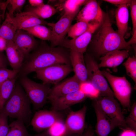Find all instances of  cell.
Masks as SVG:
<instances>
[{"label": "cell", "mask_w": 136, "mask_h": 136, "mask_svg": "<svg viewBox=\"0 0 136 136\" xmlns=\"http://www.w3.org/2000/svg\"><path fill=\"white\" fill-rule=\"evenodd\" d=\"M66 48L61 46H50L42 41L25 57L18 76L27 75L55 64L71 65L70 52Z\"/></svg>", "instance_id": "cell-1"}, {"label": "cell", "mask_w": 136, "mask_h": 136, "mask_svg": "<svg viewBox=\"0 0 136 136\" xmlns=\"http://www.w3.org/2000/svg\"><path fill=\"white\" fill-rule=\"evenodd\" d=\"M99 27L93 41L94 49L99 55L103 56L113 51L131 48L124 38L112 28L108 13L105 14L104 20Z\"/></svg>", "instance_id": "cell-2"}, {"label": "cell", "mask_w": 136, "mask_h": 136, "mask_svg": "<svg viewBox=\"0 0 136 136\" xmlns=\"http://www.w3.org/2000/svg\"><path fill=\"white\" fill-rule=\"evenodd\" d=\"M31 103L23 88L16 81L14 89L1 111L8 117L28 124L32 115Z\"/></svg>", "instance_id": "cell-3"}, {"label": "cell", "mask_w": 136, "mask_h": 136, "mask_svg": "<svg viewBox=\"0 0 136 136\" xmlns=\"http://www.w3.org/2000/svg\"><path fill=\"white\" fill-rule=\"evenodd\" d=\"M19 76V83L32 104L34 109L37 110L43 107L48 100L51 90L49 84L36 82L27 75Z\"/></svg>", "instance_id": "cell-4"}, {"label": "cell", "mask_w": 136, "mask_h": 136, "mask_svg": "<svg viewBox=\"0 0 136 136\" xmlns=\"http://www.w3.org/2000/svg\"><path fill=\"white\" fill-rule=\"evenodd\" d=\"M101 72L111 86L115 96L123 106L129 110L131 90L130 83L124 76H116L104 70Z\"/></svg>", "instance_id": "cell-5"}, {"label": "cell", "mask_w": 136, "mask_h": 136, "mask_svg": "<svg viewBox=\"0 0 136 136\" xmlns=\"http://www.w3.org/2000/svg\"><path fill=\"white\" fill-rule=\"evenodd\" d=\"M87 80L90 81L99 92L100 96H108L114 97L113 91L111 90L99 69L98 64L91 57H88L86 60Z\"/></svg>", "instance_id": "cell-6"}, {"label": "cell", "mask_w": 136, "mask_h": 136, "mask_svg": "<svg viewBox=\"0 0 136 136\" xmlns=\"http://www.w3.org/2000/svg\"><path fill=\"white\" fill-rule=\"evenodd\" d=\"M71 66L63 64L52 65L36 71V76L44 84L55 85L73 71Z\"/></svg>", "instance_id": "cell-7"}, {"label": "cell", "mask_w": 136, "mask_h": 136, "mask_svg": "<svg viewBox=\"0 0 136 136\" xmlns=\"http://www.w3.org/2000/svg\"><path fill=\"white\" fill-rule=\"evenodd\" d=\"M95 99L103 111L117 127L127 128L119 105L114 97L99 96Z\"/></svg>", "instance_id": "cell-8"}, {"label": "cell", "mask_w": 136, "mask_h": 136, "mask_svg": "<svg viewBox=\"0 0 136 136\" xmlns=\"http://www.w3.org/2000/svg\"><path fill=\"white\" fill-rule=\"evenodd\" d=\"M62 120V115L58 112L41 110L35 113L30 123L34 130L40 133L49 129L57 122Z\"/></svg>", "instance_id": "cell-9"}, {"label": "cell", "mask_w": 136, "mask_h": 136, "mask_svg": "<svg viewBox=\"0 0 136 136\" xmlns=\"http://www.w3.org/2000/svg\"><path fill=\"white\" fill-rule=\"evenodd\" d=\"M105 14L96 0H88L75 19L77 22L82 21L88 24L97 22L101 24Z\"/></svg>", "instance_id": "cell-10"}, {"label": "cell", "mask_w": 136, "mask_h": 136, "mask_svg": "<svg viewBox=\"0 0 136 136\" xmlns=\"http://www.w3.org/2000/svg\"><path fill=\"white\" fill-rule=\"evenodd\" d=\"M101 24L96 22L89 24L88 29L84 33L72 40L64 39L61 46L83 54L91 42L93 33Z\"/></svg>", "instance_id": "cell-11"}, {"label": "cell", "mask_w": 136, "mask_h": 136, "mask_svg": "<svg viewBox=\"0 0 136 136\" xmlns=\"http://www.w3.org/2000/svg\"><path fill=\"white\" fill-rule=\"evenodd\" d=\"M76 16L64 13L59 20L52 26L51 46H61L71 26L73 20Z\"/></svg>", "instance_id": "cell-12"}, {"label": "cell", "mask_w": 136, "mask_h": 136, "mask_svg": "<svg viewBox=\"0 0 136 136\" xmlns=\"http://www.w3.org/2000/svg\"><path fill=\"white\" fill-rule=\"evenodd\" d=\"M10 21L16 27L17 30L31 27L38 25H47L52 27L54 23H49L41 19L34 13L25 12L17 13L10 18L6 13Z\"/></svg>", "instance_id": "cell-13"}, {"label": "cell", "mask_w": 136, "mask_h": 136, "mask_svg": "<svg viewBox=\"0 0 136 136\" xmlns=\"http://www.w3.org/2000/svg\"><path fill=\"white\" fill-rule=\"evenodd\" d=\"M81 83L74 75L59 83L51 88L48 100L51 102L57 98L79 90Z\"/></svg>", "instance_id": "cell-14"}, {"label": "cell", "mask_w": 136, "mask_h": 136, "mask_svg": "<svg viewBox=\"0 0 136 136\" xmlns=\"http://www.w3.org/2000/svg\"><path fill=\"white\" fill-rule=\"evenodd\" d=\"M86 110V107L84 105L79 110L72 111L69 113L64 122L68 132L78 135L83 133Z\"/></svg>", "instance_id": "cell-15"}, {"label": "cell", "mask_w": 136, "mask_h": 136, "mask_svg": "<svg viewBox=\"0 0 136 136\" xmlns=\"http://www.w3.org/2000/svg\"><path fill=\"white\" fill-rule=\"evenodd\" d=\"M13 41L25 58L39 44L32 35L23 29L17 30Z\"/></svg>", "instance_id": "cell-16"}, {"label": "cell", "mask_w": 136, "mask_h": 136, "mask_svg": "<svg viewBox=\"0 0 136 136\" xmlns=\"http://www.w3.org/2000/svg\"><path fill=\"white\" fill-rule=\"evenodd\" d=\"M93 105L96 114L95 131L97 136H108L117 125L103 111L95 99Z\"/></svg>", "instance_id": "cell-17"}, {"label": "cell", "mask_w": 136, "mask_h": 136, "mask_svg": "<svg viewBox=\"0 0 136 136\" xmlns=\"http://www.w3.org/2000/svg\"><path fill=\"white\" fill-rule=\"evenodd\" d=\"M86 97L80 90L62 96L51 102V110L58 112L65 109L73 105L83 101Z\"/></svg>", "instance_id": "cell-18"}, {"label": "cell", "mask_w": 136, "mask_h": 136, "mask_svg": "<svg viewBox=\"0 0 136 136\" xmlns=\"http://www.w3.org/2000/svg\"><path fill=\"white\" fill-rule=\"evenodd\" d=\"M129 51L127 50H117L109 52L100 58L101 62L98 64L99 68L107 67L114 69L121 64L129 56Z\"/></svg>", "instance_id": "cell-19"}, {"label": "cell", "mask_w": 136, "mask_h": 136, "mask_svg": "<svg viewBox=\"0 0 136 136\" xmlns=\"http://www.w3.org/2000/svg\"><path fill=\"white\" fill-rule=\"evenodd\" d=\"M70 57L74 75L81 83L87 81V71L83 53L70 50Z\"/></svg>", "instance_id": "cell-20"}, {"label": "cell", "mask_w": 136, "mask_h": 136, "mask_svg": "<svg viewBox=\"0 0 136 136\" xmlns=\"http://www.w3.org/2000/svg\"><path fill=\"white\" fill-rule=\"evenodd\" d=\"M5 50L9 63L13 70L19 72L25 59V56L13 41L7 42Z\"/></svg>", "instance_id": "cell-21"}, {"label": "cell", "mask_w": 136, "mask_h": 136, "mask_svg": "<svg viewBox=\"0 0 136 136\" xmlns=\"http://www.w3.org/2000/svg\"><path fill=\"white\" fill-rule=\"evenodd\" d=\"M126 4L120 5L116 9L115 16L118 33L122 37L127 31L129 19L128 7Z\"/></svg>", "instance_id": "cell-22"}, {"label": "cell", "mask_w": 136, "mask_h": 136, "mask_svg": "<svg viewBox=\"0 0 136 136\" xmlns=\"http://www.w3.org/2000/svg\"><path fill=\"white\" fill-rule=\"evenodd\" d=\"M17 77L8 79L0 87V112L14 89Z\"/></svg>", "instance_id": "cell-23"}, {"label": "cell", "mask_w": 136, "mask_h": 136, "mask_svg": "<svg viewBox=\"0 0 136 136\" xmlns=\"http://www.w3.org/2000/svg\"><path fill=\"white\" fill-rule=\"evenodd\" d=\"M25 12L32 13L39 18L44 19L49 18L55 14L57 11V9L49 4H45L37 7L27 6Z\"/></svg>", "instance_id": "cell-24"}, {"label": "cell", "mask_w": 136, "mask_h": 136, "mask_svg": "<svg viewBox=\"0 0 136 136\" xmlns=\"http://www.w3.org/2000/svg\"><path fill=\"white\" fill-rule=\"evenodd\" d=\"M16 27L10 20L6 13V17L0 27V37L7 42L13 41L16 32Z\"/></svg>", "instance_id": "cell-25"}, {"label": "cell", "mask_w": 136, "mask_h": 136, "mask_svg": "<svg viewBox=\"0 0 136 136\" xmlns=\"http://www.w3.org/2000/svg\"><path fill=\"white\" fill-rule=\"evenodd\" d=\"M33 36L43 41H51L52 38V30L42 25H38L31 27L24 28Z\"/></svg>", "instance_id": "cell-26"}, {"label": "cell", "mask_w": 136, "mask_h": 136, "mask_svg": "<svg viewBox=\"0 0 136 136\" xmlns=\"http://www.w3.org/2000/svg\"><path fill=\"white\" fill-rule=\"evenodd\" d=\"M6 136H30L25 125L22 121L18 120L14 121L9 124V130Z\"/></svg>", "instance_id": "cell-27"}, {"label": "cell", "mask_w": 136, "mask_h": 136, "mask_svg": "<svg viewBox=\"0 0 136 136\" xmlns=\"http://www.w3.org/2000/svg\"><path fill=\"white\" fill-rule=\"evenodd\" d=\"M88 0H67L64 1L63 6L64 13L76 16L79 12L80 7L84 5Z\"/></svg>", "instance_id": "cell-28"}, {"label": "cell", "mask_w": 136, "mask_h": 136, "mask_svg": "<svg viewBox=\"0 0 136 136\" xmlns=\"http://www.w3.org/2000/svg\"><path fill=\"white\" fill-rule=\"evenodd\" d=\"M89 24L80 21L71 25L67 33L69 37L73 39L76 38L84 33L88 29Z\"/></svg>", "instance_id": "cell-29"}, {"label": "cell", "mask_w": 136, "mask_h": 136, "mask_svg": "<svg viewBox=\"0 0 136 136\" xmlns=\"http://www.w3.org/2000/svg\"><path fill=\"white\" fill-rule=\"evenodd\" d=\"M79 90L87 97L96 99L99 96V91L88 80L81 83Z\"/></svg>", "instance_id": "cell-30"}, {"label": "cell", "mask_w": 136, "mask_h": 136, "mask_svg": "<svg viewBox=\"0 0 136 136\" xmlns=\"http://www.w3.org/2000/svg\"><path fill=\"white\" fill-rule=\"evenodd\" d=\"M47 130L49 136H64L68 132L63 120L55 123Z\"/></svg>", "instance_id": "cell-31"}, {"label": "cell", "mask_w": 136, "mask_h": 136, "mask_svg": "<svg viewBox=\"0 0 136 136\" xmlns=\"http://www.w3.org/2000/svg\"><path fill=\"white\" fill-rule=\"evenodd\" d=\"M123 65L125 67L127 74L136 83V58L134 56H129Z\"/></svg>", "instance_id": "cell-32"}, {"label": "cell", "mask_w": 136, "mask_h": 136, "mask_svg": "<svg viewBox=\"0 0 136 136\" xmlns=\"http://www.w3.org/2000/svg\"><path fill=\"white\" fill-rule=\"evenodd\" d=\"M19 71L7 68L0 69V87L6 80L17 76Z\"/></svg>", "instance_id": "cell-33"}, {"label": "cell", "mask_w": 136, "mask_h": 136, "mask_svg": "<svg viewBox=\"0 0 136 136\" xmlns=\"http://www.w3.org/2000/svg\"><path fill=\"white\" fill-rule=\"evenodd\" d=\"M126 124L132 130L136 131V104L135 103L131 108L130 113L126 118Z\"/></svg>", "instance_id": "cell-34"}, {"label": "cell", "mask_w": 136, "mask_h": 136, "mask_svg": "<svg viewBox=\"0 0 136 136\" xmlns=\"http://www.w3.org/2000/svg\"><path fill=\"white\" fill-rule=\"evenodd\" d=\"M9 4L11 5V8L9 10L8 14L10 18L14 17L13 13L14 12L19 11L21 12L20 10L24 4L25 0H9Z\"/></svg>", "instance_id": "cell-35"}, {"label": "cell", "mask_w": 136, "mask_h": 136, "mask_svg": "<svg viewBox=\"0 0 136 136\" xmlns=\"http://www.w3.org/2000/svg\"><path fill=\"white\" fill-rule=\"evenodd\" d=\"M7 116L0 112V136H6L9 130Z\"/></svg>", "instance_id": "cell-36"}, {"label": "cell", "mask_w": 136, "mask_h": 136, "mask_svg": "<svg viewBox=\"0 0 136 136\" xmlns=\"http://www.w3.org/2000/svg\"><path fill=\"white\" fill-rule=\"evenodd\" d=\"M132 24V34L136 31V1L132 0L129 6Z\"/></svg>", "instance_id": "cell-37"}, {"label": "cell", "mask_w": 136, "mask_h": 136, "mask_svg": "<svg viewBox=\"0 0 136 136\" xmlns=\"http://www.w3.org/2000/svg\"><path fill=\"white\" fill-rule=\"evenodd\" d=\"M9 64L6 56L3 52L0 51V69L7 68Z\"/></svg>", "instance_id": "cell-38"}, {"label": "cell", "mask_w": 136, "mask_h": 136, "mask_svg": "<svg viewBox=\"0 0 136 136\" xmlns=\"http://www.w3.org/2000/svg\"><path fill=\"white\" fill-rule=\"evenodd\" d=\"M104 1L113 4L120 5L126 4L129 6L132 0H105Z\"/></svg>", "instance_id": "cell-39"}, {"label": "cell", "mask_w": 136, "mask_h": 136, "mask_svg": "<svg viewBox=\"0 0 136 136\" xmlns=\"http://www.w3.org/2000/svg\"><path fill=\"white\" fill-rule=\"evenodd\" d=\"M120 136H136V131L131 129L125 130Z\"/></svg>", "instance_id": "cell-40"}, {"label": "cell", "mask_w": 136, "mask_h": 136, "mask_svg": "<svg viewBox=\"0 0 136 136\" xmlns=\"http://www.w3.org/2000/svg\"><path fill=\"white\" fill-rule=\"evenodd\" d=\"M43 1L42 0H29L28 2L31 6L34 7H37L44 4Z\"/></svg>", "instance_id": "cell-41"}, {"label": "cell", "mask_w": 136, "mask_h": 136, "mask_svg": "<svg viewBox=\"0 0 136 136\" xmlns=\"http://www.w3.org/2000/svg\"><path fill=\"white\" fill-rule=\"evenodd\" d=\"M7 45V42L3 38L0 37V51L5 50Z\"/></svg>", "instance_id": "cell-42"}, {"label": "cell", "mask_w": 136, "mask_h": 136, "mask_svg": "<svg viewBox=\"0 0 136 136\" xmlns=\"http://www.w3.org/2000/svg\"><path fill=\"white\" fill-rule=\"evenodd\" d=\"M136 31L134 32L132 34V36L130 40L127 42V43L129 45L136 44Z\"/></svg>", "instance_id": "cell-43"}, {"label": "cell", "mask_w": 136, "mask_h": 136, "mask_svg": "<svg viewBox=\"0 0 136 136\" xmlns=\"http://www.w3.org/2000/svg\"><path fill=\"white\" fill-rule=\"evenodd\" d=\"M48 130H46L34 136H48Z\"/></svg>", "instance_id": "cell-44"}, {"label": "cell", "mask_w": 136, "mask_h": 136, "mask_svg": "<svg viewBox=\"0 0 136 136\" xmlns=\"http://www.w3.org/2000/svg\"><path fill=\"white\" fill-rule=\"evenodd\" d=\"M87 130V134L86 136H92L93 134V131L92 129L90 128H89Z\"/></svg>", "instance_id": "cell-45"}, {"label": "cell", "mask_w": 136, "mask_h": 136, "mask_svg": "<svg viewBox=\"0 0 136 136\" xmlns=\"http://www.w3.org/2000/svg\"><path fill=\"white\" fill-rule=\"evenodd\" d=\"M87 134V130H86L81 135H78V136H86ZM48 136H49L48 134Z\"/></svg>", "instance_id": "cell-46"}, {"label": "cell", "mask_w": 136, "mask_h": 136, "mask_svg": "<svg viewBox=\"0 0 136 136\" xmlns=\"http://www.w3.org/2000/svg\"><path fill=\"white\" fill-rule=\"evenodd\" d=\"M2 19H3L2 16L0 15V27L1 25V23Z\"/></svg>", "instance_id": "cell-47"}, {"label": "cell", "mask_w": 136, "mask_h": 136, "mask_svg": "<svg viewBox=\"0 0 136 136\" xmlns=\"http://www.w3.org/2000/svg\"><path fill=\"white\" fill-rule=\"evenodd\" d=\"M1 1H0V2Z\"/></svg>", "instance_id": "cell-48"}]
</instances>
